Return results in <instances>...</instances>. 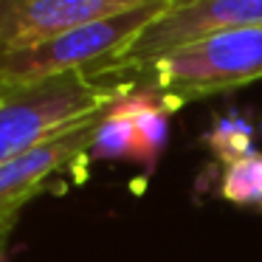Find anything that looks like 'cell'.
<instances>
[{
  "instance_id": "cell-10",
  "label": "cell",
  "mask_w": 262,
  "mask_h": 262,
  "mask_svg": "<svg viewBox=\"0 0 262 262\" xmlns=\"http://www.w3.org/2000/svg\"><path fill=\"white\" fill-rule=\"evenodd\" d=\"M14 228V217H0V262H3V254H6V243L12 237Z\"/></svg>"
},
{
  "instance_id": "cell-5",
  "label": "cell",
  "mask_w": 262,
  "mask_h": 262,
  "mask_svg": "<svg viewBox=\"0 0 262 262\" xmlns=\"http://www.w3.org/2000/svg\"><path fill=\"white\" fill-rule=\"evenodd\" d=\"M102 116L104 110L85 121L71 124L68 130L51 136L48 141L37 144L34 149L12 158L9 164H0V217L17 220V211L31 198H37L51 183L54 175L85 161L91 155Z\"/></svg>"
},
{
  "instance_id": "cell-8",
  "label": "cell",
  "mask_w": 262,
  "mask_h": 262,
  "mask_svg": "<svg viewBox=\"0 0 262 262\" xmlns=\"http://www.w3.org/2000/svg\"><path fill=\"white\" fill-rule=\"evenodd\" d=\"M220 194L234 206L262 211V152L259 149L223 166Z\"/></svg>"
},
{
  "instance_id": "cell-9",
  "label": "cell",
  "mask_w": 262,
  "mask_h": 262,
  "mask_svg": "<svg viewBox=\"0 0 262 262\" xmlns=\"http://www.w3.org/2000/svg\"><path fill=\"white\" fill-rule=\"evenodd\" d=\"M206 147L217 155L223 166L234 164V161L245 158L248 152H254V127L248 121L237 119V116H228V119H217V124L211 127L203 136Z\"/></svg>"
},
{
  "instance_id": "cell-1",
  "label": "cell",
  "mask_w": 262,
  "mask_h": 262,
  "mask_svg": "<svg viewBox=\"0 0 262 262\" xmlns=\"http://www.w3.org/2000/svg\"><path fill=\"white\" fill-rule=\"evenodd\" d=\"M130 88L136 85L93 79L88 71H71L29 85H0V164L107 110Z\"/></svg>"
},
{
  "instance_id": "cell-6",
  "label": "cell",
  "mask_w": 262,
  "mask_h": 262,
  "mask_svg": "<svg viewBox=\"0 0 262 262\" xmlns=\"http://www.w3.org/2000/svg\"><path fill=\"white\" fill-rule=\"evenodd\" d=\"M158 0H0V54Z\"/></svg>"
},
{
  "instance_id": "cell-3",
  "label": "cell",
  "mask_w": 262,
  "mask_h": 262,
  "mask_svg": "<svg viewBox=\"0 0 262 262\" xmlns=\"http://www.w3.org/2000/svg\"><path fill=\"white\" fill-rule=\"evenodd\" d=\"M262 23V0H169L121 51L88 74L102 82H133L147 65L211 34Z\"/></svg>"
},
{
  "instance_id": "cell-2",
  "label": "cell",
  "mask_w": 262,
  "mask_h": 262,
  "mask_svg": "<svg viewBox=\"0 0 262 262\" xmlns=\"http://www.w3.org/2000/svg\"><path fill=\"white\" fill-rule=\"evenodd\" d=\"M262 79V23L211 34L178 48L133 76V85L164 93L175 107L237 91Z\"/></svg>"
},
{
  "instance_id": "cell-4",
  "label": "cell",
  "mask_w": 262,
  "mask_h": 262,
  "mask_svg": "<svg viewBox=\"0 0 262 262\" xmlns=\"http://www.w3.org/2000/svg\"><path fill=\"white\" fill-rule=\"evenodd\" d=\"M169 0L147 3L130 12L68 29L37 46L0 54V85H29L71 71H91L127 46L147 23H152Z\"/></svg>"
},
{
  "instance_id": "cell-7",
  "label": "cell",
  "mask_w": 262,
  "mask_h": 262,
  "mask_svg": "<svg viewBox=\"0 0 262 262\" xmlns=\"http://www.w3.org/2000/svg\"><path fill=\"white\" fill-rule=\"evenodd\" d=\"M138 130L133 113L127 110V104L121 99H116L107 110H104L102 121H99L96 138L88 158H99V161H136L138 164Z\"/></svg>"
}]
</instances>
